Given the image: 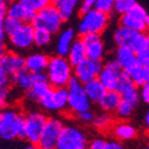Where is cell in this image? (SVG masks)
Returning <instances> with one entry per match:
<instances>
[{
  "instance_id": "30bf717a",
  "label": "cell",
  "mask_w": 149,
  "mask_h": 149,
  "mask_svg": "<svg viewBox=\"0 0 149 149\" xmlns=\"http://www.w3.org/2000/svg\"><path fill=\"white\" fill-rule=\"evenodd\" d=\"M65 123L58 117H48L38 140V146L42 149H55L60 134Z\"/></svg>"
},
{
  "instance_id": "6da1fadb",
  "label": "cell",
  "mask_w": 149,
  "mask_h": 149,
  "mask_svg": "<svg viewBox=\"0 0 149 149\" xmlns=\"http://www.w3.org/2000/svg\"><path fill=\"white\" fill-rule=\"evenodd\" d=\"M4 32L10 47L17 53L28 52L33 47V26L31 23H23L6 17Z\"/></svg>"
},
{
  "instance_id": "7a4b0ae2",
  "label": "cell",
  "mask_w": 149,
  "mask_h": 149,
  "mask_svg": "<svg viewBox=\"0 0 149 149\" xmlns=\"http://www.w3.org/2000/svg\"><path fill=\"white\" fill-rule=\"evenodd\" d=\"M44 74L53 88L66 87L73 78V66L66 56L54 55L49 57Z\"/></svg>"
},
{
  "instance_id": "9a60e30c",
  "label": "cell",
  "mask_w": 149,
  "mask_h": 149,
  "mask_svg": "<svg viewBox=\"0 0 149 149\" xmlns=\"http://www.w3.org/2000/svg\"><path fill=\"white\" fill-rule=\"evenodd\" d=\"M53 87L48 82L47 77L44 73L35 74V81L32 84L31 87L25 92L26 100L32 104H40V102L49 93Z\"/></svg>"
},
{
  "instance_id": "4316f807",
  "label": "cell",
  "mask_w": 149,
  "mask_h": 149,
  "mask_svg": "<svg viewBox=\"0 0 149 149\" xmlns=\"http://www.w3.org/2000/svg\"><path fill=\"white\" fill-rule=\"evenodd\" d=\"M80 0H53V5L57 8L65 22L69 20L78 10Z\"/></svg>"
},
{
  "instance_id": "d6986e66",
  "label": "cell",
  "mask_w": 149,
  "mask_h": 149,
  "mask_svg": "<svg viewBox=\"0 0 149 149\" xmlns=\"http://www.w3.org/2000/svg\"><path fill=\"white\" fill-rule=\"evenodd\" d=\"M116 91L119 93L122 100L130 102L135 105L140 104V97H139V87L136 86L127 75L125 73L123 74V77L120 78L118 86Z\"/></svg>"
},
{
  "instance_id": "2e32d148",
  "label": "cell",
  "mask_w": 149,
  "mask_h": 149,
  "mask_svg": "<svg viewBox=\"0 0 149 149\" xmlns=\"http://www.w3.org/2000/svg\"><path fill=\"white\" fill-rule=\"evenodd\" d=\"M112 137L119 142H128L132 141L137 137L139 130L132 123L128 122L127 119H122L119 122H113L112 127L110 128Z\"/></svg>"
},
{
  "instance_id": "ab89813d",
  "label": "cell",
  "mask_w": 149,
  "mask_h": 149,
  "mask_svg": "<svg viewBox=\"0 0 149 149\" xmlns=\"http://www.w3.org/2000/svg\"><path fill=\"white\" fill-rule=\"evenodd\" d=\"M10 102V91L8 88L0 90V110H4L7 107Z\"/></svg>"
},
{
  "instance_id": "8d00e7d4",
  "label": "cell",
  "mask_w": 149,
  "mask_h": 149,
  "mask_svg": "<svg viewBox=\"0 0 149 149\" xmlns=\"http://www.w3.org/2000/svg\"><path fill=\"white\" fill-rule=\"evenodd\" d=\"M75 117L82 124H91L94 117V112L92 111V109H88V110H85V111H81V112L77 113Z\"/></svg>"
},
{
  "instance_id": "1f68e13d",
  "label": "cell",
  "mask_w": 149,
  "mask_h": 149,
  "mask_svg": "<svg viewBox=\"0 0 149 149\" xmlns=\"http://www.w3.org/2000/svg\"><path fill=\"white\" fill-rule=\"evenodd\" d=\"M136 107H137V105H135V104H132L130 102H127V100H122L120 99V102H119L117 109L115 110V112H116L118 118L128 119V118H130L132 116Z\"/></svg>"
},
{
  "instance_id": "836d02e7",
  "label": "cell",
  "mask_w": 149,
  "mask_h": 149,
  "mask_svg": "<svg viewBox=\"0 0 149 149\" xmlns=\"http://www.w3.org/2000/svg\"><path fill=\"white\" fill-rule=\"evenodd\" d=\"M135 5H137V0H115L113 12L116 15L120 16L131 10Z\"/></svg>"
},
{
  "instance_id": "7c38bea8",
  "label": "cell",
  "mask_w": 149,
  "mask_h": 149,
  "mask_svg": "<svg viewBox=\"0 0 149 149\" xmlns=\"http://www.w3.org/2000/svg\"><path fill=\"white\" fill-rule=\"evenodd\" d=\"M42 109L48 112H62L67 110V90L66 87L52 88L40 102Z\"/></svg>"
},
{
  "instance_id": "c3c4849f",
  "label": "cell",
  "mask_w": 149,
  "mask_h": 149,
  "mask_svg": "<svg viewBox=\"0 0 149 149\" xmlns=\"http://www.w3.org/2000/svg\"><path fill=\"white\" fill-rule=\"evenodd\" d=\"M144 149H149V147H148V146H146V147H144Z\"/></svg>"
},
{
  "instance_id": "f35d334b",
  "label": "cell",
  "mask_w": 149,
  "mask_h": 149,
  "mask_svg": "<svg viewBox=\"0 0 149 149\" xmlns=\"http://www.w3.org/2000/svg\"><path fill=\"white\" fill-rule=\"evenodd\" d=\"M106 140L103 137H95L88 142L87 149H105Z\"/></svg>"
},
{
  "instance_id": "f1b7e54d",
  "label": "cell",
  "mask_w": 149,
  "mask_h": 149,
  "mask_svg": "<svg viewBox=\"0 0 149 149\" xmlns=\"http://www.w3.org/2000/svg\"><path fill=\"white\" fill-rule=\"evenodd\" d=\"M11 82L16 85V87H18L19 90L26 92L35 81V74L28 72L26 69H23L20 72H18L17 74H15L13 77H11Z\"/></svg>"
},
{
  "instance_id": "7bdbcfd3",
  "label": "cell",
  "mask_w": 149,
  "mask_h": 149,
  "mask_svg": "<svg viewBox=\"0 0 149 149\" xmlns=\"http://www.w3.org/2000/svg\"><path fill=\"white\" fill-rule=\"evenodd\" d=\"M105 149H127V148L123 144V142H119V141L112 139V140H106Z\"/></svg>"
},
{
  "instance_id": "60d3db41",
  "label": "cell",
  "mask_w": 149,
  "mask_h": 149,
  "mask_svg": "<svg viewBox=\"0 0 149 149\" xmlns=\"http://www.w3.org/2000/svg\"><path fill=\"white\" fill-rule=\"evenodd\" d=\"M139 97H140V102L148 104L149 102V85L148 84L139 87Z\"/></svg>"
},
{
  "instance_id": "d590c367",
  "label": "cell",
  "mask_w": 149,
  "mask_h": 149,
  "mask_svg": "<svg viewBox=\"0 0 149 149\" xmlns=\"http://www.w3.org/2000/svg\"><path fill=\"white\" fill-rule=\"evenodd\" d=\"M7 3L6 0H0V43H5L6 36L4 32V20L6 18V10H7Z\"/></svg>"
},
{
  "instance_id": "9c48e42d",
  "label": "cell",
  "mask_w": 149,
  "mask_h": 149,
  "mask_svg": "<svg viewBox=\"0 0 149 149\" xmlns=\"http://www.w3.org/2000/svg\"><path fill=\"white\" fill-rule=\"evenodd\" d=\"M119 25L137 32H147L149 28V15L143 6L137 4L119 16Z\"/></svg>"
},
{
  "instance_id": "8fae6325",
  "label": "cell",
  "mask_w": 149,
  "mask_h": 149,
  "mask_svg": "<svg viewBox=\"0 0 149 149\" xmlns=\"http://www.w3.org/2000/svg\"><path fill=\"white\" fill-rule=\"evenodd\" d=\"M123 69L112 60H107L102 65L100 72L98 74V80L106 90H116L120 78L123 77Z\"/></svg>"
},
{
  "instance_id": "52a82bcc",
  "label": "cell",
  "mask_w": 149,
  "mask_h": 149,
  "mask_svg": "<svg viewBox=\"0 0 149 149\" xmlns=\"http://www.w3.org/2000/svg\"><path fill=\"white\" fill-rule=\"evenodd\" d=\"M67 90V110L70 113L77 115L81 111L88 110L92 103L87 98L84 90V84H81L75 78H72L66 86Z\"/></svg>"
},
{
  "instance_id": "b9f144b4",
  "label": "cell",
  "mask_w": 149,
  "mask_h": 149,
  "mask_svg": "<svg viewBox=\"0 0 149 149\" xmlns=\"http://www.w3.org/2000/svg\"><path fill=\"white\" fill-rule=\"evenodd\" d=\"M11 85V79L7 74L4 72V69L0 67V90L8 88Z\"/></svg>"
},
{
  "instance_id": "bcb514c9",
  "label": "cell",
  "mask_w": 149,
  "mask_h": 149,
  "mask_svg": "<svg viewBox=\"0 0 149 149\" xmlns=\"http://www.w3.org/2000/svg\"><path fill=\"white\" fill-rule=\"evenodd\" d=\"M144 125H146V128H148V125H149V112L147 111V112L144 113Z\"/></svg>"
},
{
  "instance_id": "3957f363",
  "label": "cell",
  "mask_w": 149,
  "mask_h": 149,
  "mask_svg": "<svg viewBox=\"0 0 149 149\" xmlns=\"http://www.w3.org/2000/svg\"><path fill=\"white\" fill-rule=\"evenodd\" d=\"M24 113L18 109L8 107L1 110L0 118V139L3 141H15L23 139Z\"/></svg>"
},
{
  "instance_id": "ac0fdd59",
  "label": "cell",
  "mask_w": 149,
  "mask_h": 149,
  "mask_svg": "<svg viewBox=\"0 0 149 149\" xmlns=\"http://www.w3.org/2000/svg\"><path fill=\"white\" fill-rule=\"evenodd\" d=\"M142 33L143 32H137L131 29L118 25L113 31L112 40H113V43L116 44V47H127V48L134 49V47L140 40Z\"/></svg>"
},
{
  "instance_id": "4dcf8cb0",
  "label": "cell",
  "mask_w": 149,
  "mask_h": 149,
  "mask_svg": "<svg viewBox=\"0 0 149 149\" xmlns=\"http://www.w3.org/2000/svg\"><path fill=\"white\" fill-rule=\"evenodd\" d=\"M53 37L54 35L43 29H33V45L37 48H45L52 44Z\"/></svg>"
},
{
  "instance_id": "f546056e",
  "label": "cell",
  "mask_w": 149,
  "mask_h": 149,
  "mask_svg": "<svg viewBox=\"0 0 149 149\" xmlns=\"http://www.w3.org/2000/svg\"><path fill=\"white\" fill-rule=\"evenodd\" d=\"M113 122H115V119L110 112L100 111L99 113H94V117H93V120L91 124L99 131H107L112 127Z\"/></svg>"
},
{
  "instance_id": "7402d4cb",
  "label": "cell",
  "mask_w": 149,
  "mask_h": 149,
  "mask_svg": "<svg viewBox=\"0 0 149 149\" xmlns=\"http://www.w3.org/2000/svg\"><path fill=\"white\" fill-rule=\"evenodd\" d=\"M113 61L123 69V72H127L135 65H137V58H136L135 52L131 48L127 47H117L113 54Z\"/></svg>"
},
{
  "instance_id": "ba28073f",
  "label": "cell",
  "mask_w": 149,
  "mask_h": 149,
  "mask_svg": "<svg viewBox=\"0 0 149 149\" xmlns=\"http://www.w3.org/2000/svg\"><path fill=\"white\" fill-rule=\"evenodd\" d=\"M47 115L40 110H31L24 115L23 139L28 143H38L43 127L47 122Z\"/></svg>"
},
{
  "instance_id": "603a6c76",
  "label": "cell",
  "mask_w": 149,
  "mask_h": 149,
  "mask_svg": "<svg viewBox=\"0 0 149 149\" xmlns=\"http://www.w3.org/2000/svg\"><path fill=\"white\" fill-rule=\"evenodd\" d=\"M6 17L16 19L18 22H23V23H31L33 13L31 11H29L25 6H23L20 3L15 1L7 5Z\"/></svg>"
},
{
  "instance_id": "5b68a950",
  "label": "cell",
  "mask_w": 149,
  "mask_h": 149,
  "mask_svg": "<svg viewBox=\"0 0 149 149\" xmlns=\"http://www.w3.org/2000/svg\"><path fill=\"white\" fill-rule=\"evenodd\" d=\"M31 24L35 29H43L52 35H56L63 28L65 20L61 17L57 8L50 4L33 13Z\"/></svg>"
},
{
  "instance_id": "4fadbf2b",
  "label": "cell",
  "mask_w": 149,
  "mask_h": 149,
  "mask_svg": "<svg viewBox=\"0 0 149 149\" xmlns=\"http://www.w3.org/2000/svg\"><path fill=\"white\" fill-rule=\"evenodd\" d=\"M81 41L85 47L86 57L94 61H103L106 55V47L102 35H84L81 36Z\"/></svg>"
},
{
  "instance_id": "7dc6e473",
  "label": "cell",
  "mask_w": 149,
  "mask_h": 149,
  "mask_svg": "<svg viewBox=\"0 0 149 149\" xmlns=\"http://www.w3.org/2000/svg\"><path fill=\"white\" fill-rule=\"evenodd\" d=\"M15 1H17V0H6V3H7V4H11V3H15Z\"/></svg>"
},
{
  "instance_id": "e575fe53",
  "label": "cell",
  "mask_w": 149,
  "mask_h": 149,
  "mask_svg": "<svg viewBox=\"0 0 149 149\" xmlns=\"http://www.w3.org/2000/svg\"><path fill=\"white\" fill-rule=\"evenodd\" d=\"M113 6L115 0H95L94 8L110 16L111 13H113Z\"/></svg>"
},
{
  "instance_id": "ffe728a7",
  "label": "cell",
  "mask_w": 149,
  "mask_h": 149,
  "mask_svg": "<svg viewBox=\"0 0 149 149\" xmlns=\"http://www.w3.org/2000/svg\"><path fill=\"white\" fill-rule=\"evenodd\" d=\"M55 41V53L60 56H67L72 43L77 38V31L73 28H62L57 33Z\"/></svg>"
},
{
  "instance_id": "e0dca14e",
  "label": "cell",
  "mask_w": 149,
  "mask_h": 149,
  "mask_svg": "<svg viewBox=\"0 0 149 149\" xmlns=\"http://www.w3.org/2000/svg\"><path fill=\"white\" fill-rule=\"evenodd\" d=\"M0 67L11 78L24 69V56L17 52H5L0 58Z\"/></svg>"
},
{
  "instance_id": "f6af8a7d",
  "label": "cell",
  "mask_w": 149,
  "mask_h": 149,
  "mask_svg": "<svg viewBox=\"0 0 149 149\" xmlns=\"http://www.w3.org/2000/svg\"><path fill=\"white\" fill-rule=\"evenodd\" d=\"M5 52H6V45H5V43H0V58H1V56L5 54Z\"/></svg>"
},
{
  "instance_id": "ee69618b",
  "label": "cell",
  "mask_w": 149,
  "mask_h": 149,
  "mask_svg": "<svg viewBox=\"0 0 149 149\" xmlns=\"http://www.w3.org/2000/svg\"><path fill=\"white\" fill-rule=\"evenodd\" d=\"M23 149H42V148L38 146V143H28Z\"/></svg>"
},
{
  "instance_id": "8992f818",
  "label": "cell",
  "mask_w": 149,
  "mask_h": 149,
  "mask_svg": "<svg viewBox=\"0 0 149 149\" xmlns=\"http://www.w3.org/2000/svg\"><path fill=\"white\" fill-rule=\"evenodd\" d=\"M88 135L74 124H65L55 149H87Z\"/></svg>"
},
{
  "instance_id": "d4e9b609",
  "label": "cell",
  "mask_w": 149,
  "mask_h": 149,
  "mask_svg": "<svg viewBox=\"0 0 149 149\" xmlns=\"http://www.w3.org/2000/svg\"><path fill=\"white\" fill-rule=\"evenodd\" d=\"M84 90L85 93L87 95V98L90 99V102L93 104H98V102L102 99V97L104 95V93L106 92V88L102 85V82L98 79H93L90 80L84 84Z\"/></svg>"
},
{
  "instance_id": "484cf974",
  "label": "cell",
  "mask_w": 149,
  "mask_h": 149,
  "mask_svg": "<svg viewBox=\"0 0 149 149\" xmlns=\"http://www.w3.org/2000/svg\"><path fill=\"white\" fill-rule=\"evenodd\" d=\"M119 102H120V95L116 90H106L102 99L98 102V105L102 111L112 113L117 109Z\"/></svg>"
},
{
  "instance_id": "74e56055",
  "label": "cell",
  "mask_w": 149,
  "mask_h": 149,
  "mask_svg": "<svg viewBox=\"0 0 149 149\" xmlns=\"http://www.w3.org/2000/svg\"><path fill=\"white\" fill-rule=\"evenodd\" d=\"M95 5V0H80L79 5H78V10H79V13H85L90 10H93Z\"/></svg>"
},
{
  "instance_id": "83f0119b",
  "label": "cell",
  "mask_w": 149,
  "mask_h": 149,
  "mask_svg": "<svg viewBox=\"0 0 149 149\" xmlns=\"http://www.w3.org/2000/svg\"><path fill=\"white\" fill-rule=\"evenodd\" d=\"M66 57H67V60L69 61V63L73 67L77 66L78 63H80L82 60L86 58L85 47H84V43H82L81 38H75V41L72 43Z\"/></svg>"
},
{
  "instance_id": "5bb4252c",
  "label": "cell",
  "mask_w": 149,
  "mask_h": 149,
  "mask_svg": "<svg viewBox=\"0 0 149 149\" xmlns=\"http://www.w3.org/2000/svg\"><path fill=\"white\" fill-rule=\"evenodd\" d=\"M102 65H103L102 61H94L86 57L80 63L73 67V77L77 80H79L81 84L97 79L99 72H100Z\"/></svg>"
},
{
  "instance_id": "681fc988",
  "label": "cell",
  "mask_w": 149,
  "mask_h": 149,
  "mask_svg": "<svg viewBox=\"0 0 149 149\" xmlns=\"http://www.w3.org/2000/svg\"><path fill=\"white\" fill-rule=\"evenodd\" d=\"M0 118H1V110H0Z\"/></svg>"
},
{
  "instance_id": "cb8c5ba5",
  "label": "cell",
  "mask_w": 149,
  "mask_h": 149,
  "mask_svg": "<svg viewBox=\"0 0 149 149\" xmlns=\"http://www.w3.org/2000/svg\"><path fill=\"white\" fill-rule=\"evenodd\" d=\"M124 73L127 74L129 79L137 86V87H141V86L149 82V67L148 66H142V65L137 63Z\"/></svg>"
},
{
  "instance_id": "277c9868",
  "label": "cell",
  "mask_w": 149,
  "mask_h": 149,
  "mask_svg": "<svg viewBox=\"0 0 149 149\" xmlns=\"http://www.w3.org/2000/svg\"><path fill=\"white\" fill-rule=\"evenodd\" d=\"M110 16L95 8L90 10L85 13L80 15V19L78 22L77 32L81 36L84 35H102L109 26Z\"/></svg>"
},
{
  "instance_id": "d6a6232c",
  "label": "cell",
  "mask_w": 149,
  "mask_h": 149,
  "mask_svg": "<svg viewBox=\"0 0 149 149\" xmlns=\"http://www.w3.org/2000/svg\"><path fill=\"white\" fill-rule=\"evenodd\" d=\"M17 1L20 3L23 6H25L32 13H36L37 11L53 4V0H17Z\"/></svg>"
},
{
  "instance_id": "44dd1931",
  "label": "cell",
  "mask_w": 149,
  "mask_h": 149,
  "mask_svg": "<svg viewBox=\"0 0 149 149\" xmlns=\"http://www.w3.org/2000/svg\"><path fill=\"white\" fill-rule=\"evenodd\" d=\"M49 56L42 52L31 53L24 57V69L32 74L44 73L48 65Z\"/></svg>"
}]
</instances>
